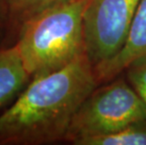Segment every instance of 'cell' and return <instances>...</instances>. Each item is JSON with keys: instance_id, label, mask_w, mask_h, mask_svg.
<instances>
[{"instance_id": "1", "label": "cell", "mask_w": 146, "mask_h": 145, "mask_svg": "<svg viewBox=\"0 0 146 145\" xmlns=\"http://www.w3.org/2000/svg\"><path fill=\"white\" fill-rule=\"evenodd\" d=\"M98 85L87 54L62 69L31 79L0 114V145L65 141L74 115Z\"/></svg>"}, {"instance_id": "9", "label": "cell", "mask_w": 146, "mask_h": 145, "mask_svg": "<svg viewBox=\"0 0 146 145\" xmlns=\"http://www.w3.org/2000/svg\"><path fill=\"white\" fill-rule=\"evenodd\" d=\"M123 73L146 107V55L130 62Z\"/></svg>"}, {"instance_id": "3", "label": "cell", "mask_w": 146, "mask_h": 145, "mask_svg": "<svg viewBox=\"0 0 146 145\" xmlns=\"http://www.w3.org/2000/svg\"><path fill=\"white\" fill-rule=\"evenodd\" d=\"M146 119V107L121 73L96 87L76 110L65 141L74 145L86 138L117 131Z\"/></svg>"}, {"instance_id": "7", "label": "cell", "mask_w": 146, "mask_h": 145, "mask_svg": "<svg viewBox=\"0 0 146 145\" xmlns=\"http://www.w3.org/2000/svg\"><path fill=\"white\" fill-rule=\"evenodd\" d=\"M70 0H3L7 12L4 47L14 45L25 26L42 12Z\"/></svg>"}, {"instance_id": "5", "label": "cell", "mask_w": 146, "mask_h": 145, "mask_svg": "<svg viewBox=\"0 0 146 145\" xmlns=\"http://www.w3.org/2000/svg\"><path fill=\"white\" fill-rule=\"evenodd\" d=\"M146 55V0H141L125 44L111 60L94 67L98 84L108 82L121 75L127 65Z\"/></svg>"}, {"instance_id": "8", "label": "cell", "mask_w": 146, "mask_h": 145, "mask_svg": "<svg viewBox=\"0 0 146 145\" xmlns=\"http://www.w3.org/2000/svg\"><path fill=\"white\" fill-rule=\"evenodd\" d=\"M76 145H146V119L135 121L111 133L83 138Z\"/></svg>"}, {"instance_id": "6", "label": "cell", "mask_w": 146, "mask_h": 145, "mask_svg": "<svg viewBox=\"0 0 146 145\" xmlns=\"http://www.w3.org/2000/svg\"><path fill=\"white\" fill-rule=\"evenodd\" d=\"M30 80L17 45L0 49V109L16 99Z\"/></svg>"}, {"instance_id": "4", "label": "cell", "mask_w": 146, "mask_h": 145, "mask_svg": "<svg viewBox=\"0 0 146 145\" xmlns=\"http://www.w3.org/2000/svg\"><path fill=\"white\" fill-rule=\"evenodd\" d=\"M141 0H90L84 14L86 54L94 67L122 50Z\"/></svg>"}, {"instance_id": "2", "label": "cell", "mask_w": 146, "mask_h": 145, "mask_svg": "<svg viewBox=\"0 0 146 145\" xmlns=\"http://www.w3.org/2000/svg\"><path fill=\"white\" fill-rule=\"evenodd\" d=\"M89 2L62 3L23 28L15 44L31 79L62 69L86 54L84 14Z\"/></svg>"}, {"instance_id": "10", "label": "cell", "mask_w": 146, "mask_h": 145, "mask_svg": "<svg viewBox=\"0 0 146 145\" xmlns=\"http://www.w3.org/2000/svg\"><path fill=\"white\" fill-rule=\"evenodd\" d=\"M7 35V12L3 0H0V49L3 48Z\"/></svg>"}]
</instances>
